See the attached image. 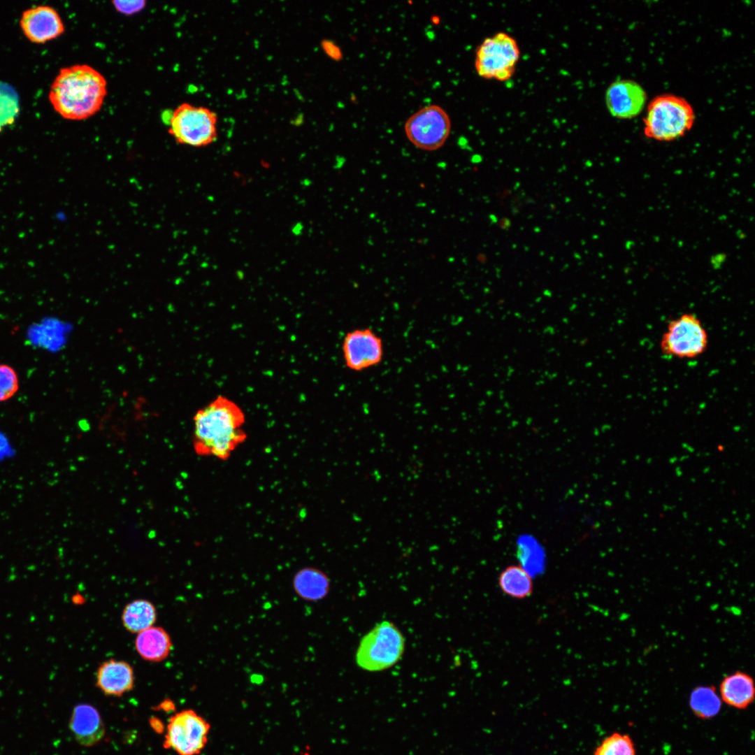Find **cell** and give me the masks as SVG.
<instances>
[{"label": "cell", "instance_id": "obj_19", "mask_svg": "<svg viewBox=\"0 0 755 755\" xmlns=\"http://www.w3.org/2000/svg\"><path fill=\"white\" fill-rule=\"evenodd\" d=\"M156 619L154 605L145 599L130 602L124 607L122 614V624L131 633H138L152 626Z\"/></svg>", "mask_w": 755, "mask_h": 755}, {"label": "cell", "instance_id": "obj_18", "mask_svg": "<svg viewBox=\"0 0 755 755\" xmlns=\"http://www.w3.org/2000/svg\"><path fill=\"white\" fill-rule=\"evenodd\" d=\"M498 587L503 594L516 599L530 596L533 582L528 573L520 565H510L499 575Z\"/></svg>", "mask_w": 755, "mask_h": 755}, {"label": "cell", "instance_id": "obj_16", "mask_svg": "<svg viewBox=\"0 0 755 755\" xmlns=\"http://www.w3.org/2000/svg\"><path fill=\"white\" fill-rule=\"evenodd\" d=\"M292 587L301 599L316 602L324 598L330 589V580L322 570L312 566L299 569L292 579Z\"/></svg>", "mask_w": 755, "mask_h": 755}, {"label": "cell", "instance_id": "obj_15", "mask_svg": "<svg viewBox=\"0 0 755 755\" xmlns=\"http://www.w3.org/2000/svg\"><path fill=\"white\" fill-rule=\"evenodd\" d=\"M719 688L721 701L735 709H747L755 698L754 680L750 675L741 670L725 676Z\"/></svg>", "mask_w": 755, "mask_h": 755}, {"label": "cell", "instance_id": "obj_21", "mask_svg": "<svg viewBox=\"0 0 755 755\" xmlns=\"http://www.w3.org/2000/svg\"><path fill=\"white\" fill-rule=\"evenodd\" d=\"M594 755H636L634 742L627 734L614 732L597 746Z\"/></svg>", "mask_w": 755, "mask_h": 755}, {"label": "cell", "instance_id": "obj_5", "mask_svg": "<svg viewBox=\"0 0 755 755\" xmlns=\"http://www.w3.org/2000/svg\"><path fill=\"white\" fill-rule=\"evenodd\" d=\"M404 648L401 631L394 624L384 621L363 637L356 653V662L367 671L384 670L397 663Z\"/></svg>", "mask_w": 755, "mask_h": 755}, {"label": "cell", "instance_id": "obj_9", "mask_svg": "<svg viewBox=\"0 0 755 755\" xmlns=\"http://www.w3.org/2000/svg\"><path fill=\"white\" fill-rule=\"evenodd\" d=\"M451 127L447 112L438 105H429L410 116L404 129L408 140L417 148L433 151L445 144Z\"/></svg>", "mask_w": 755, "mask_h": 755}, {"label": "cell", "instance_id": "obj_20", "mask_svg": "<svg viewBox=\"0 0 755 755\" xmlns=\"http://www.w3.org/2000/svg\"><path fill=\"white\" fill-rule=\"evenodd\" d=\"M689 705L696 717L701 719H710L719 713L722 701L714 686L702 685L695 687L691 691Z\"/></svg>", "mask_w": 755, "mask_h": 755}, {"label": "cell", "instance_id": "obj_25", "mask_svg": "<svg viewBox=\"0 0 755 755\" xmlns=\"http://www.w3.org/2000/svg\"><path fill=\"white\" fill-rule=\"evenodd\" d=\"M322 50L326 55L334 60H340L342 52L340 48L332 41L324 39L321 43Z\"/></svg>", "mask_w": 755, "mask_h": 755}, {"label": "cell", "instance_id": "obj_12", "mask_svg": "<svg viewBox=\"0 0 755 755\" xmlns=\"http://www.w3.org/2000/svg\"><path fill=\"white\" fill-rule=\"evenodd\" d=\"M647 99L643 88L631 80H619L608 87L605 103L610 113L617 118L628 119L638 115Z\"/></svg>", "mask_w": 755, "mask_h": 755}, {"label": "cell", "instance_id": "obj_2", "mask_svg": "<svg viewBox=\"0 0 755 755\" xmlns=\"http://www.w3.org/2000/svg\"><path fill=\"white\" fill-rule=\"evenodd\" d=\"M108 92L104 76L90 65L64 67L52 83L49 100L63 118L85 120L102 108Z\"/></svg>", "mask_w": 755, "mask_h": 755}, {"label": "cell", "instance_id": "obj_23", "mask_svg": "<svg viewBox=\"0 0 755 755\" xmlns=\"http://www.w3.org/2000/svg\"><path fill=\"white\" fill-rule=\"evenodd\" d=\"M19 378L10 366L0 364V403L12 398L19 389Z\"/></svg>", "mask_w": 755, "mask_h": 755}, {"label": "cell", "instance_id": "obj_17", "mask_svg": "<svg viewBox=\"0 0 755 755\" xmlns=\"http://www.w3.org/2000/svg\"><path fill=\"white\" fill-rule=\"evenodd\" d=\"M135 648L143 659L150 662H160L168 656L172 648V642L164 628L152 626L137 633Z\"/></svg>", "mask_w": 755, "mask_h": 755}, {"label": "cell", "instance_id": "obj_8", "mask_svg": "<svg viewBox=\"0 0 755 755\" xmlns=\"http://www.w3.org/2000/svg\"><path fill=\"white\" fill-rule=\"evenodd\" d=\"M210 728L196 711L182 710L169 718L163 747L178 755H198L208 743Z\"/></svg>", "mask_w": 755, "mask_h": 755}, {"label": "cell", "instance_id": "obj_13", "mask_svg": "<svg viewBox=\"0 0 755 755\" xmlns=\"http://www.w3.org/2000/svg\"><path fill=\"white\" fill-rule=\"evenodd\" d=\"M69 727L77 742L87 747L99 744L106 734L104 723L99 712L87 703L74 706Z\"/></svg>", "mask_w": 755, "mask_h": 755}, {"label": "cell", "instance_id": "obj_3", "mask_svg": "<svg viewBox=\"0 0 755 755\" xmlns=\"http://www.w3.org/2000/svg\"><path fill=\"white\" fill-rule=\"evenodd\" d=\"M694 120L693 108L684 99L672 94L658 96L647 107L645 135L659 141H670L690 130Z\"/></svg>", "mask_w": 755, "mask_h": 755}, {"label": "cell", "instance_id": "obj_4", "mask_svg": "<svg viewBox=\"0 0 755 755\" xmlns=\"http://www.w3.org/2000/svg\"><path fill=\"white\" fill-rule=\"evenodd\" d=\"M168 132L181 145L201 148L217 137V115L211 109L182 103L168 115Z\"/></svg>", "mask_w": 755, "mask_h": 755}, {"label": "cell", "instance_id": "obj_1", "mask_svg": "<svg viewBox=\"0 0 755 755\" xmlns=\"http://www.w3.org/2000/svg\"><path fill=\"white\" fill-rule=\"evenodd\" d=\"M245 423V415L236 403L224 396H217L193 417L195 453L222 461L229 459L247 440Z\"/></svg>", "mask_w": 755, "mask_h": 755}, {"label": "cell", "instance_id": "obj_11", "mask_svg": "<svg viewBox=\"0 0 755 755\" xmlns=\"http://www.w3.org/2000/svg\"><path fill=\"white\" fill-rule=\"evenodd\" d=\"M20 25L24 36L35 43H44L56 38L65 30L59 13L46 5L25 10L22 14Z\"/></svg>", "mask_w": 755, "mask_h": 755}, {"label": "cell", "instance_id": "obj_22", "mask_svg": "<svg viewBox=\"0 0 755 755\" xmlns=\"http://www.w3.org/2000/svg\"><path fill=\"white\" fill-rule=\"evenodd\" d=\"M19 113V99L15 90L0 82V131L12 124Z\"/></svg>", "mask_w": 755, "mask_h": 755}, {"label": "cell", "instance_id": "obj_14", "mask_svg": "<svg viewBox=\"0 0 755 755\" xmlns=\"http://www.w3.org/2000/svg\"><path fill=\"white\" fill-rule=\"evenodd\" d=\"M134 684V669L127 661L109 659L96 670V686L106 696L120 697L131 691Z\"/></svg>", "mask_w": 755, "mask_h": 755}, {"label": "cell", "instance_id": "obj_6", "mask_svg": "<svg viewBox=\"0 0 755 755\" xmlns=\"http://www.w3.org/2000/svg\"><path fill=\"white\" fill-rule=\"evenodd\" d=\"M520 57V49L514 37L497 32L484 38L475 52V69L487 80L505 81L513 76Z\"/></svg>", "mask_w": 755, "mask_h": 755}, {"label": "cell", "instance_id": "obj_24", "mask_svg": "<svg viewBox=\"0 0 755 755\" xmlns=\"http://www.w3.org/2000/svg\"><path fill=\"white\" fill-rule=\"evenodd\" d=\"M113 3L118 12L126 15H131L141 10L145 7V2L144 1H117L113 2Z\"/></svg>", "mask_w": 755, "mask_h": 755}, {"label": "cell", "instance_id": "obj_7", "mask_svg": "<svg viewBox=\"0 0 755 755\" xmlns=\"http://www.w3.org/2000/svg\"><path fill=\"white\" fill-rule=\"evenodd\" d=\"M708 343V333L700 319L686 312L668 322L660 340V349L666 356L693 359L706 351Z\"/></svg>", "mask_w": 755, "mask_h": 755}, {"label": "cell", "instance_id": "obj_10", "mask_svg": "<svg viewBox=\"0 0 755 755\" xmlns=\"http://www.w3.org/2000/svg\"><path fill=\"white\" fill-rule=\"evenodd\" d=\"M345 366L353 372H362L377 366L384 358L382 338L370 327L348 331L342 343Z\"/></svg>", "mask_w": 755, "mask_h": 755}]
</instances>
